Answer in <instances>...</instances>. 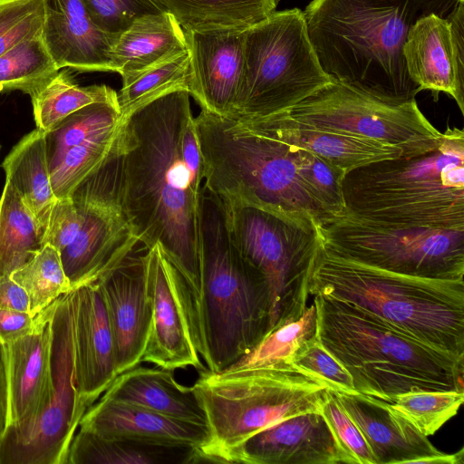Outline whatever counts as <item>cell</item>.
I'll use <instances>...</instances> for the list:
<instances>
[{"label":"cell","mask_w":464,"mask_h":464,"mask_svg":"<svg viewBox=\"0 0 464 464\" xmlns=\"http://www.w3.org/2000/svg\"><path fill=\"white\" fill-rule=\"evenodd\" d=\"M189 93H166L123 118L124 207L147 248L159 245L187 282L193 302L200 290V200L205 166Z\"/></svg>","instance_id":"1"},{"label":"cell","mask_w":464,"mask_h":464,"mask_svg":"<svg viewBox=\"0 0 464 464\" xmlns=\"http://www.w3.org/2000/svg\"><path fill=\"white\" fill-rule=\"evenodd\" d=\"M457 0H312L304 11L308 36L334 81L390 102L415 100L403 45L415 22Z\"/></svg>","instance_id":"2"},{"label":"cell","mask_w":464,"mask_h":464,"mask_svg":"<svg viewBox=\"0 0 464 464\" xmlns=\"http://www.w3.org/2000/svg\"><path fill=\"white\" fill-rule=\"evenodd\" d=\"M317 338L354 390L388 402L418 391L463 390L464 357L432 347L348 302L314 295Z\"/></svg>","instance_id":"3"},{"label":"cell","mask_w":464,"mask_h":464,"mask_svg":"<svg viewBox=\"0 0 464 464\" xmlns=\"http://www.w3.org/2000/svg\"><path fill=\"white\" fill-rule=\"evenodd\" d=\"M200 236V290L193 302L196 344L208 370L221 372L270 331V292L264 277L236 250L224 206L205 185Z\"/></svg>","instance_id":"4"},{"label":"cell","mask_w":464,"mask_h":464,"mask_svg":"<svg viewBox=\"0 0 464 464\" xmlns=\"http://www.w3.org/2000/svg\"><path fill=\"white\" fill-rule=\"evenodd\" d=\"M195 129L205 166V188L227 204L328 220L307 191L292 145L252 118L230 119L201 110Z\"/></svg>","instance_id":"5"},{"label":"cell","mask_w":464,"mask_h":464,"mask_svg":"<svg viewBox=\"0 0 464 464\" xmlns=\"http://www.w3.org/2000/svg\"><path fill=\"white\" fill-rule=\"evenodd\" d=\"M342 189L345 213L357 218L464 229V131L447 128L425 154L356 168L344 175Z\"/></svg>","instance_id":"6"},{"label":"cell","mask_w":464,"mask_h":464,"mask_svg":"<svg viewBox=\"0 0 464 464\" xmlns=\"http://www.w3.org/2000/svg\"><path fill=\"white\" fill-rule=\"evenodd\" d=\"M309 294L353 304L437 349L464 357V280L401 275L337 256L322 245Z\"/></svg>","instance_id":"7"},{"label":"cell","mask_w":464,"mask_h":464,"mask_svg":"<svg viewBox=\"0 0 464 464\" xmlns=\"http://www.w3.org/2000/svg\"><path fill=\"white\" fill-rule=\"evenodd\" d=\"M192 388L208 430L199 460L225 463L233 449L268 426L320 411L330 387L293 364H281L238 372L202 370Z\"/></svg>","instance_id":"8"},{"label":"cell","mask_w":464,"mask_h":464,"mask_svg":"<svg viewBox=\"0 0 464 464\" xmlns=\"http://www.w3.org/2000/svg\"><path fill=\"white\" fill-rule=\"evenodd\" d=\"M244 64L230 119L286 111L332 82L310 42L304 12L275 11L244 31Z\"/></svg>","instance_id":"9"},{"label":"cell","mask_w":464,"mask_h":464,"mask_svg":"<svg viewBox=\"0 0 464 464\" xmlns=\"http://www.w3.org/2000/svg\"><path fill=\"white\" fill-rule=\"evenodd\" d=\"M221 202L233 246L268 285L270 331L298 319L323 245L319 225L309 218Z\"/></svg>","instance_id":"10"},{"label":"cell","mask_w":464,"mask_h":464,"mask_svg":"<svg viewBox=\"0 0 464 464\" xmlns=\"http://www.w3.org/2000/svg\"><path fill=\"white\" fill-rule=\"evenodd\" d=\"M323 246L352 261L406 276H464V229L377 222L352 216L319 226Z\"/></svg>","instance_id":"11"},{"label":"cell","mask_w":464,"mask_h":464,"mask_svg":"<svg viewBox=\"0 0 464 464\" xmlns=\"http://www.w3.org/2000/svg\"><path fill=\"white\" fill-rule=\"evenodd\" d=\"M52 307L48 384L34 416L25 423L8 425L0 437V464H66L87 411L75 378L72 291Z\"/></svg>","instance_id":"12"},{"label":"cell","mask_w":464,"mask_h":464,"mask_svg":"<svg viewBox=\"0 0 464 464\" xmlns=\"http://www.w3.org/2000/svg\"><path fill=\"white\" fill-rule=\"evenodd\" d=\"M81 216L74 241L60 252L71 291L96 282L140 242L124 207L123 157L117 142L101 164L71 193Z\"/></svg>","instance_id":"13"},{"label":"cell","mask_w":464,"mask_h":464,"mask_svg":"<svg viewBox=\"0 0 464 464\" xmlns=\"http://www.w3.org/2000/svg\"><path fill=\"white\" fill-rule=\"evenodd\" d=\"M284 112L314 126L395 146L403 157L430 152L442 139V132L423 115L415 100L390 102L334 80Z\"/></svg>","instance_id":"14"},{"label":"cell","mask_w":464,"mask_h":464,"mask_svg":"<svg viewBox=\"0 0 464 464\" xmlns=\"http://www.w3.org/2000/svg\"><path fill=\"white\" fill-rule=\"evenodd\" d=\"M146 273L151 322L141 362L171 371L205 370L196 344L190 289L159 245L148 248Z\"/></svg>","instance_id":"15"},{"label":"cell","mask_w":464,"mask_h":464,"mask_svg":"<svg viewBox=\"0 0 464 464\" xmlns=\"http://www.w3.org/2000/svg\"><path fill=\"white\" fill-rule=\"evenodd\" d=\"M139 242L98 284L112 331L118 375L141 362L150 329L146 254Z\"/></svg>","instance_id":"16"},{"label":"cell","mask_w":464,"mask_h":464,"mask_svg":"<svg viewBox=\"0 0 464 464\" xmlns=\"http://www.w3.org/2000/svg\"><path fill=\"white\" fill-rule=\"evenodd\" d=\"M334 392L364 436L377 464L463 463V449L454 454L440 451L390 402L357 392Z\"/></svg>","instance_id":"17"},{"label":"cell","mask_w":464,"mask_h":464,"mask_svg":"<svg viewBox=\"0 0 464 464\" xmlns=\"http://www.w3.org/2000/svg\"><path fill=\"white\" fill-rule=\"evenodd\" d=\"M225 463L349 464V460L321 411H308L249 437L229 452Z\"/></svg>","instance_id":"18"},{"label":"cell","mask_w":464,"mask_h":464,"mask_svg":"<svg viewBox=\"0 0 464 464\" xmlns=\"http://www.w3.org/2000/svg\"><path fill=\"white\" fill-rule=\"evenodd\" d=\"M244 31H184L189 56L188 93L201 110L231 116L243 72Z\"/></svg>","instance_id":"19"},{"label":"cell","mask_w":464,"mask_h":464,"mask_svg":"<svg viewBox=\"0 0 464 464\" xmlns=\"http://www.w3.org/2000/svg\"><path fill=\"white\" fill-rule=\"evenodd\" d=\"M72 301L76 384L88 410L118 376L114 340L96 282L73 289Z\"/></svg>","instance_id":"20"},{"label":"cell","mask_w":464,"mask_h":464,"mask_svg":"<svg viewBox=\"0 0 464 464\" xmlns=\"http://www.w3.org/2000/svg\"><path fill=\"white\" fill-rule=\"evenodd\" d=\"M79 427L106 439L192 448L198 452L208 440V430L204 424L175 419L103 396L88 408Z\"/></svg>","instance_id":"21"},{"label":"cell","mask_w":464,"mask_h":464,"mask_svg":"<svg viewBox=\"0 0 464 464\" xmlns=\"http://www.w3.org/2000/svg\"><path fill=\"white\" fill-rule=\"evenodd\" d=\"M41 37L59 70L113 72L111 51L119 35L100 30L82 0H44Z\"/></svg>","instance_id":"22"},{"label":"cell","mask_w":464,"mask_h":464,"mask_svg":"<svg viewBox=\"0 0 464 464\" xmlns=\"http://www.w3.org/2000/svg\"><path fill=\"white\" fill-rule=\"evenodd\" d=\"M252 119L275 138L309 150L345 174L374 161L403 156L395 146L350 132L314 126L285 112Z\"/></svg>","instance_id":"23"},{"label":"cell","mask_w":464,"mask_h":464,"mask_svg":"<svg viewBox=\"0 0 464 464\" xmlns=\"http://www.w3.org/2000/svg\"><path fill=\"white\" fill-rule=\"evenodd\" d=\"M408 73L420 91L445 92L464 113V78L455 66L450 24L437 13L419 18L403 45Z\"/></svg>","instance_id":"24"},{"label":"cell","mask_w":464,"mask_h":464,"mask_svg":"<svg viewBox=\"0 0 464 464\" xmlns=\"http://www.w3.org/2000/svg\"><path fill=\"white\" fill-rule=\"evenodd\" d=\"M52 304L35 315L26 335L5 344L8 362L9 424L19 425L36 413L50 374Z\"/></svg>","instance_id":"25"},{"label":"cell","mask_w":464,"mask_h":464,"mask_svg":"<svg viewBox=\"0 0 464 464\" xmlns=\"http://www.w3.org/2000/svg\"><path fill=\"white\" fill-rule=\"evenodd\" d=\"M188 51L184 30L169 13L137 18L122 32L111 51L112 70L122 84L139 74Z\"/></svg>","instance_id":"26"},{"label":"cell","mask_w":464,"mask_h":464,"mask_svg":"<svg viewBox=\"0 0 464 464\" xmlns=\"http://www.w3.org/2000/svg\"><path fill=\"white\" fill-rule=\"evenodd\" d=\"M102 396L206 425L204 411L193 388L179 384L171 370L137 365L120 373Z\"/></svg>","instance_id":"27"},{"label":"cell","mask_w":464,"mask_h":464,"mask_svg":"<svg viewBox=\"0 0 464 464\" xmlns=\"http://www.w3.org/2000/svg\"><path fill=\"white\" fill-rule=\"evenodd\" d=\"M2 167L5 180L14 186L32 212L44 237L57 200L51 185L44 132L35 129L23 137L5 157Z\"/></svg>","instance_id":"28"},{"label":"cell","mask_w":464,"mask_h":464,"mask_svg":"<svg viewBox=\"0 0 464 464\" xmlns=\"http://www.w3.org/2000/svg\"><path fill=\"white\" fill-rule=\"evenodd\" d=\"M184 31H244L276 11L279 0H150Z\"/></svg>","instance_id":"29"},{"label":"cell","mask_w":464,"mask_h":464,"mask_svg":"<svg viewBox=\"0 0 464 464\" xmlns=\"http://www.w3.org/2000/svg\"><path fill=\"white\" fill-rule=\"evenodd\" d=\"M199 462L197 450L164 447L101 437L80 429L72 438L66 464H162Z\"/></svg>","instance_id":"30"},{"label":"cell","mask_w":464,"mask_h":464,"mask_svg":"<svg viewBox=\"0 0 464 464\" xmlns=\"http://www.w3.org/2000/svg\"><path fill=\"white\" fill-rule=\"evenodd\" d=\"M44 246L41 228L14 186L0 198V276H10Z\"/></svg>","instance_id":"31"},{"label":"cell","mask_w":464,"mask_h":464,"mask_svg":"<svg viewBox=\"0 0 464 464\" xmlns=\"http://www.w3.org/2000/svg\"><path fill=\"white\" fill-rule=\"evenodd\" d=\"M28 95L33 105L36 129L43 132L48 131L63 118L86 105L117 98V92L104 84L78 85L69 68L59 70Z\"/></svg>","instance_id":"32"},{"label":"cell","mask_w":464,"mask_h":464,"mask_svg":"<svg viewBox=\"0 0 464 464\" xmlns=\"http://www.w3.org/2000/svg\"><path fill=\"white\" fill-rule=\"evenodd\" d=\"M122 120L117 98L91 103L63 118L44 132L50 172L69 149L118 131Z\"/></svg>","instance_id":"33"},{"label":"cell","mask_w":464,"mask_h":464,"mask_svg":"<svg viewBox=\"0 0 464 464\" xmlns=\"http://www.w3.org/2000/svg\"><path fill=\"white\" fill-rule=\"evenodd\" d=\"M316 335L317 310L314 303L298 319L272 329L251 351L223 371L292 364L297 352Z\"/></svg>","instance_id":"34"},{"label":"cell","mask_w":464,"mask_h":464,"mask_svg":"<svg viewBox=\"0 0 464 464\" xmlns=\"http://www.w3.org/2000/svg\"><path fill=\"white\" fill-rule=\"evenodd\" d=\"M58 72L41 34L24 40L0 55V92L28 94Z\"/></svg>","instance_id":"35"},{"label":"cell","mask_w":464,"mask_h":464,"mask_svg":"<svg viewBox=\"0 0 464 464\" xmlns=\"http://www.w3.org/2000/svg\"><path fill=\"white\" fill-rule=\"evenodd\" d=\"M189 84L188 51L144 71L117 92L122 119L139 107L173 91L186 90Z\"/></svg>","instance_id":"36"},{"label":"cell","mask_w":464,"mask_h":464,"mask_svg":"<svg viewBox=\"0 0 464 464\" xmlns=\"http://www.w3.org/2000/svg\"><path fill=\"white\" fill-rule=\"evenodd\" d=\"M10 276L27 293L33 316L44 310L62 295L71 291L61 254L48 244Z\"/></svg>","instance_id":"37"},{"label":"cell","mask_w":464,"mask_h":464,"mask_svg":"<svg viewBox=\"0 0 464 464\" xmlns=\"http://www.w3.org/2000/svg\"><path fill=\"white\" fill-rule=\"evenodd\" d=\"M120 130L72 147L64 153L50 172L57 199L69 198L73 189L101 166L114 148Z\"/></svg>","instance_id":"38"},{"label":"cell","mask_w":464,"mask_h":464,"mask_svg":"<svg viewBox=\"0 0 464 464\" xmlns=\"http://www.w3.org/2000/svg\"><path fill=\"white\" fill-rule=\"evenodd\" d=\"M291 145L305 188L328 220L344 215L342 184L345 173L309 150Z\"/></svg>","instance_id":"39"},{"label":"cell","mask_w":464,"mask_h":464,"mask_svg":"<svg viewBox=\"0 0 464 464\" xmlns=\"http://www.w3.org/2000/svg\"><path fill=\"white\" fill-rule=\"evenodd\" d=\"M463 401L464 391H418L400 394L390 403L428 437L457 414Z\"/></svg>","instance_id":"40"},{"label":"cell","mask_w":464,"mask_h":464,"mask_svg":"<svg viewBox=\"0 0 464 464\" xmlns=\"http://www.w3.org/2000/svg\"><path fill=\"white\" fill-rule=\"evenodd\" d=\"M320 411L349 464H377L364 436L343 410L333 389L325 390Z\"/></svg>","instance_id":"41"},{"label":"cell","mask_w":464,"mask_h":464,"mask_svg":"<svg viewBox=\"0 0 464 464\" xmlns=\"http://www.w3.org/2000/svg\"><path fill=\"white\" fill-rule=\"evenodd\" d=\"M44 16V0H0V55L40 35Z\"/></svg>","instance_id":"42"},{"label":"cell","mask_w":464,"mask_h":464,"mask_svg":"<svg viewBox=\"0 0 464 464\" xmlns=\"http://www.w3.org/2000/svg\"><path fill=\"white\" fill-rule=\"evenodd\" d=\"M82 1L92 23L112 35H120L140 16L161 12L150 0Z\"/></svg>","instance_id":"43"},{"label":"cell","mask_w":464,"mask_h":464,"mask_svg":"<svg viewBox=\"0 0 464 464\" xmlns=\"http://www.w3.org/2000/svg\"><path fill=\"white\" fill-rule=\"evenodd\" d=\"M291 363L324 381L334 391L356 392L350 373L322 345L317 335L297 352Z\"/></svg>","instance_id":"44"},{"label":"cell","mask_w":464,"mask_h":464,"mask_svg":"<svg viewBox=\"0 0 464 464\" xmlns=\"http://www.w3.org/2000/svg\"><path fill=\"white\" fill-rule=\"evenodd\" d=\"M81 222V216L70 197L57 199L44 233V244L63 251L76 238Z\"/></svg>","instance_id":"45"},{"label":"cell","mask_w":464,"mask_h":464,"mask_svg":"<svg viewBox=\"0 0 464 464\" xmlns=\"http://www.w3.org/2000/svg\"><path fill=\"white\" fill-rule=\"evenodd\" d=\"M34 324L30 313L0 308V339L5 344L29 334Z\"/></svg>","instance_id":"46"},{"label":"cell","mask_w":464,"mask_h":464,"mask_svg":"<svg viewBox=\"0 0 464 464\" xmlns=\"http://www.w3.org/2000/svg\"><path fill=\"white\" fill-rule=\"evenodd\" d=\"M0 308L31 314L27 293L10 276H0Z\"/></svg>","instance_id":"47"},{"label":"cell","mask_w":464,"mask_h":464,"mask_svg":"<svg viewBox=\"0 0 464 464\" xmlns=\"http://www.w3.org/2000/svg\"><path fill=\"white\" fill-rule=\"evenodd\" d=\"M9 424L8 362L6 345L0 339V437Z\"/></svg>","instance_id":"48"},{"label":"cell","mask_w":464,"mask_h":464,"mask_svg":"<svg viewBox=\"0 0 464 464\" xmlns=\"http://www.w3.org/2000/svg\"><path fill=\"white\" fill-rule=\"evenodd\" d=\"M457 1H460V0H457ZM464 2V1H463Z\"/></svg>","instance_id":"49"},{"label":"cell","mask_w":464,"mask_h":464,"mask_svg":"<svg viewBox=\"0 0 464 464\" xmlns=\"http://www.w3.org/2000/svg\"><path fill=\"white\" fill-rule=\"evenodd\" d=\"M460 1H464V0H460Z\"/></svg>","instance_id":"50"}]
</instances>
